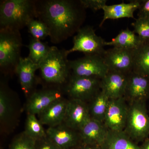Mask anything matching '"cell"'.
I'll list each match as a JSON object with an SVG mask.
<instances>
[{
    "mask_svg": "<svg viewBox=\"0 0 149 149\" xmlns=\"http://www.w3.org/2000/svg\"><path fill=\"white\" fill-rule=\"evenodd\" d=\"M85 9L80 0L37 1V19L47 25L54 44L77 33L85 21Z\"/></svg>",
    "mask_w": 149,
    "mask_h": 149,
    "instance_id": "cell-1",
    "label": "cell"
},
{
    "mask_svg": "<svg viewBox=\"0 0 149 149\" xmlns=\"http://www.w3.org/2000/svg\"><path fill=\"white\" fill-rule=\"evenodd\" d=\"M34 19H37V1H1L0 30L19 31Z\"/></svg>",
    "mask_w": 149,
    "mask_h": 149,
    "instance_id": "cell-2",
    "label": "cell"
},
{
    "mask_svg": "<svg viewBox=\"0 0 149 149\" xmlns=\"http://www.w3.org/2000/svg\"><path fill=\"white\" fill-rule=\"evenodd\" d=\"M66 51L52 46L47 56L39 65L42 79L52 88L62 90L72 74Z\"/></svg>",
    "mask_w": 149,
    "mask_h": 149,
    "instance_id": "cell-3",
    "label": "cell"
},
{
    "mask_svg": "<svg viewBox=\"0 0 149 149\" xmlns=\"http://www.w3.org/2000/svg\"><path fill=\"white\" fill-rule=\"evenodd\" d=\"M22 45L19 31L0 30V70L5 75L15 73Z\"/></svg>",
    "mask_w": 149,
    "mask_h": 149,
    "instance_id": "cell-4",
    "label": "cell"
},
{
    "mask_svg": "<svg viewBox=\"0 0 149 149\" xmlns=\"http://www.w3.org/2000/svg\"><path fill=\"white\" fill-rule=\"evenodd\" d=\"M128 117L124 129L128 136L137 143L149 137V114L146 102L128 103Z\"/></svg>",
    "mask_w": 149,
    "mask_h": 149,
    "instance_id": "cell-5",
    "label": "cell"
},
{
    "mask_svg": "<svg viewBox=\"0 0 149 149\" xmlns=\"http://www.w3.org/2000/svg\"><path fill=\"white\" fill-rule=\"evenodd\" d=\"M101 80L97 77H81L71 74L62 91L69 99L79 100L88 103L101 91Z\"/></svg>",
    "mask_w": 149,
    "mask_h": 149,
    "instance_id": "cell-6",
    "label": "cell"
},
{
    "mask_svg": "<svg viewBox=\"0 0 149 149\" xmlns=\"http://www.w3.org/2000/svg\"><path fill=\"white\" fill-rule=\"evenodd\" d=\"M104 41L96 34L94 28L91 26L82 27L74 36L73 46L66 51L69 55L71 53L78 52L87 55L103 56L105 49Z\"/></svg>",
    "mask_w": 149,
    "mask_h": 149,
    "instance_id": "cell-7",
    "label": "cell"
},
{
    "mask_svg": "<svg viewBox=\"0 0 149 149\" xmlns=\"http://www.w3.org/2000/svg\"><path fill=\"white\" fill-rule=\"evenodd\" d=\"M72 74L81 77L102 79L109 71L102 56L87 55L74 60H70Z\"/></svg>",
    "mask_w": 149,
    "mask_h": 149,
    "instance_id": "cell-8",
    "label": "cell"
},
{
    "mask_svg": "<svg viewBox=\"0 0 149 149\" xmlns=\"http://www.w3.org/2000/svg\"><path fill=\"white\" fill-rule=\"evenodd\" d=\"M135 50L114 47L106 50L103 57L109 70L125 74L132 72Z\"/></svg>",
    "mask_w": 149,
    "mask_h": 149,
    "instance_id": "cell-9",
    "label": "cell"
},
{
    "mask_svg": "<svg viewBox=\"0 0 149 149\" xmlns=\"http://www.w3.org/2000/svg\"><path fill=\"white\" fill-rule=\"evenodd\" d=\"M128 110V102L123 97L110 99L104 121L108 129L117 131L124 130Z\"/></svg>",
    "mask_w": 149,
    "mask_h": 149,
    "instance_id": "cell-10",
    "label": "cell"
},
{
    "mask_svg": "<svg viewBox=\"0 0 149 149\" xmlns=\"http://www.w3.org/2000/svg\"><path fill=\"white\" fill-rule=\"evenodd\" d=\"M63 93L61 89L50 87L34 91L29 96L27 113L39 115L51 104L63 97Z\"/></svg>",
    "mask_w": 149,
    "mask_h": 149,
    "instance_id": "cell-11",
    "label": "cell"
},
{
    "mask_svg": "<svg viewBox=\"0 0 149 149\" xmlns=\"http://www.w3.org/2000/svg\"><path fill=\"white\" fill-rule=\"evenodd\" d=\"M123 97L128 103L149 100V78L131 72L128 74Z\"/></svg>",
    "mask_w": 149,
    "mask_h": 149,
    "instance_id": "cell-12",
    "label": "cell"
},
{
    "mask_svg": "<svg viewBox=\"0 0 149 149\" xmlns=\"http://www.w3.org/2000/svg\"><path fill=\"white\" fill-rule=\"evenodd\" d=\"M46 133L47 137L60 149L74 148L81 142L78 131L63 123L49 127Z\"/></svg>",
    "mask_w": 149,
    "mask_h": 149,
    "instance_id": "cell-13",
    "label": "cell"
},
{
    "mask_svg": "<svg viewBox=\"0 0 149 149\" xmlns=\"http://www.w3.org/2000/svg\"><path fill=\"white\" fill-rule=\"evenodd\" d=\"M91 118L88 103L79 100L68 99L63 123L79 131Z\"/></svg>",
    "mask_w": 149,
    "mask_h": 149,
    "instance_id": "cell-14",
    "label": "cell"
},
{
    "mask_svg": "<svg viewBox=\"0 0 149 149\" xmlns=\"http://www.w3.org/2000/svg\"><path fill=\"white\" fill-rule=\"evenodd\" d=\"M128 74L110 71L101 80V90L110 99L124 97Z\"/></svg>",
    "mask_w": 149,
    "mask_h": 149,
    "instance_id": "cell-15",
    "label": "cell"
},
{
    "mask_svg": "<svg viewBox=\"0 0 149 149\" xmlns=\"http://www.w3.org/2000/svg\"><path fill=\"white\" fill-rule=\"evenodd\" d=\"M40 69L38 65L35 64L28 57H21L15 70L22 91L29 96L34 92L36 83L35 72Z\"/></svg>",
    "mask_w": 149,
    "mask_h": 149,
    "instance_id": "cell-16",
    "label": "cell"
},
{
    "mask_svg": "<svg viewBox=\"0 0 149 149\" xmlns=\"http://www.w3.org/2000/svg\"><path fill=\"white\" fill-rule=\"evenodd\" d=\"M108 129L103 122L91 118L78 131L81 142L101 147Z\"/></svg>",
    "mask_w": 149,
    "mask_h": 149,
    "instance_id": "cell-17",
    "label": "cell"
},
{
    "mask_svg": "<svg viewBox=\"0 0 149 149\" xmlns=\"http://www.w3.org/2000/svg\"><path fill=\"white\" fill-rule=\"evenodd\" d=\"M142 1L134 0L129 3L122 2L121 3L111 5H106L103 8L104 16L101 22L100 27H102L107 19H117L123 18L135 19L134 13L139 10Z\"/></svg>",
    "mask_w": 149,
    "mask_h": 149,
    "instance_id": "cell-18",
    "label": "cell"
},
{
    "mask_svg": "<svg viewBox=\"0 0 149 149\" xmlns=\"http://www.w3.org/2000/svg\"><path fill=\"white\" fill-rule=\"evenodd\" d=\"M68 100L63 97L57 100L39 115L43 125L54 127L63 123Z\"/></svg>",
    "mask_w": 149,
    "mask_h": 149,
    "instance_id": "cell-19",
    "label": "cell"
},
{
    "mask_svg": "<svg viewBox=\"0 0 149 149\" xmlns=\"http://www.w3.org/2000/svg\"><path fill=\"white\" fill-rule=\"evenodd\" d=\"M102 149H140L138 144L133 141L124 130L108 129Z\"/></svg>",
    "mask_w": 149,
    "mask_h": 149,
    "instance_id": "cell-20",
    "label": "cell"
},
{
    "mask_svg": "<svg viewBox=\"0 0 149 149\" xmlns=\"http://www.w3.org/2000/svg\"><path fill=\"white\" fill-rule=\"evenodd\" d=\"M143 42L138 35L129 28L123 29L110 42H105V46L126 49L136 50Z\"/></svg>",
    "mask_w": 149,
    "mask_h": 149,
    "instance_id": "cell-21",
    "label": "cell"
},
{
    "mask_svg": "<svg viewBox=\"0 0 149 149\" xmlns=\"http://www.w3.org/2000/svg\"><path fill=\"white\" fill-rule=\"evenodd\" d=\"M133 71L149 78V42H143L135 50Z\"/></svg>",
    "mask_w": 149,
    "mask_h": 149,
    "instance_id": "cell-22",
    "label": "cell"
},
{
    "mask_svg": "<svg viewBox=\"0 0 149 149\" xmlns=\"http://www.w3.org/2000/svg\"><path fill=\"white\" fill-rule=\"evenodd\" d=\"M109 100L101 90L88 103L91 118L104 123Z\"/></svg>",
    "mask_w": 149,
    "mask_h": 149,
    "instance_id": "cell-23",
    "label": "cell"
},
{
    "mask_svg": "<svg viewBox=\"0 0 149 149\" xmlns=\"http://www.w3.org/2000/svg\"><path fill=\"white\" fill-rule=\"evenodd\" d=\"M27 47L29 50V55L27 57L38 65L47 56L51 48L47 43L32 38L30 39Z\"/></svg>",
    "mask_w": 149,
    "mask_h": 149,
    "instance_id": "cell-24",
    "label": "cell"
},
{
    "mask_svg": "<svg viewBox=\"0 0 149 149\" xmlns=\"http://www.w3.org/2000/svg\"><path fill=\"white\" fill-rule=\"evenodd\" d=\"M24 131L36 141L47 137L46 130L44 129L43 124L34 114H27Z\"/></svg>",
    "mask_w": 149,
    "mask_h": 149,
    "instance_id": "cell-25",
    "label": "cell"
},
{
    "mask_svg": "<svg viewBox=\"0 0 149 149\" xmlns=\"http://www.w3.org/2000/svg\"><path fill=\"white\" fill-rule=\"evenodd\" d=\"M10 91L5 83L1 81L0 88V120L5 122L10 117L12 108L10 98Z\"/></svg>",
    "mask_w": 149,
    "mask_h": 149,
    "instance_id": "cell-26",
    "label": "cell"
},
{
    "mask_svg": "<svg viewBox=\"0 0 149 149\" xmlns=\"http://www.w3.org/2000/svg\"><path fill=\"white\" fill-rule=\"evenodd\" d=\"M27 27L32 38L42 41L49 36V32L47 25L37 19L30 20Z\"/></svg>",
    "mask_w": 149,
    "mask_h": 149,
    "instance_id": "cell-27",
    "label": "cell"
},
{
    "mask_svg": "<svg viewBox=\"0 0 149 149\" xmlns=\"http://www.w3.org/2000/svg\"><path fill=\"white\" fill-rule=\"evenodd\" d=\"M36 141L24 131L14 139L8 149H35Z\"/></svg>",
    "mask_w": 149,
    "mask_h": 149,
    "instance_id": "cell-28",
    "label": "cell"
},
{
    "mask_svg": "<svg viewBox=\"0 0 149 149\" xmlns=\"http://www.w3.org/2000/svg\"><path fill=\"white\" fill-rule=\"evenodd\" d=\"M132 25L133 31L143 42H149V18L138 17Z\"/></svg>",
    "mask_w": 149,
    "mask_h": 149,
    "instance_id": "cell-29",
    "label": "cell"
},
{
    "mask_svg": "<svg viewBox=\"0 0 149 149\" xmlns=\"http://www.w3.org/2000/svg\"><path fill=\"white\" fill-rule=\"evenodd\" d=\"M85 8H90L94 11L103 9L107 5V0H80Z\"/></svg>",
    "mask_w": 149,
    "mask_h": 149,
    "instance_id": "cell-30",
    "label": "cell"
},
{
    "mask_svg": "<svg viewBox=\"0 0 149 149\" xmlns=\"http://www.w3.org/2000/svg\"><path fill=\"white\" fill-rule=\"evenodd\" d=\"M35 149H60L47 136L36 141Z\"/></svg>",
    "mask_w": 149,
    "mask_h": 149,
    "instance_id": "cell-31",
    "label": "cell"
},
{
    "mask_svg": "<svg viewBox=\"0 0 149 149\" xmlns=\"http://www.w3.org/2000/svg\"><path fill=\"white\" fill-rule=\"evenodd\" d=\"M139 10L138 17L149 18V0L142 1Z\"/></svg>",
    "mask_w": 149,
    "mask_h": 149,
    "instance_id": "cell-32",
    "label": "cell"
},
{
    "mask_svg": "<svg viewBox=\"0 0 149 149\" xmlns=\"http://www.w3.org/2000/svg\"><path fill=\"white\" fill-rule=\"evenodd\" d=\"M74 149H102L100 146L95 145L84 143L80 142Z\"/></svg>",
    "mask_w": 149,
    "mask_h": 149,
    "instance_id": "cell-33",
    "label": "cell"
},
{
    "mask_svg": "<svg viewBox=\"0 0 149 149\" xmlns=\"http://www.w3.org/2000/svg\"><path fill=\"white\" fill-rule=\"evenodd\" d=\"M140 147V149H149V138L145 140Z\"/></svg>",
    "mask_w": 149,
    "mask_h": 149,
    "instance_id": "cell-34",
    "label": "cell"
},
{
    "mask_svg": "<svg viewBox=\"0 0 149 149\" xmlns=\"http://www.w3.org/2000/svg\"><path fill=\"white\" fill-rule=\"evenodd\" d=\"M149 113V110H148Z\"/></svg>",
    "mask_w": 149,
    "mask_h": 149,
    "instance_id": "cell-35",
    "label": "cell"
},
{
    "mask_svg": "<svg viewBox=\"0 0 149 149\" xmlns=\"http://www.w3.org/2000/svg\"><path fill=\"white\" fill-rule=\"evenodd\" d=\"M74 149V148H73V149Z\"/></svg>",
    "mask_w": 149,
    "mask_h": 149,
    "instance_id": "cell-36",
    "label": "cell"
}]
</instances>
